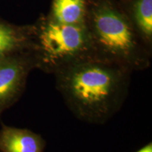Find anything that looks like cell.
<instances>
[{
    "instance_id": "cell-1",
    "label": "cell",
    "mask_w": 152,
    "mask_h": 152,
    "mask_svg": "<svg viewBox=\"0 0 152 152\" xmlns=\"http://www.w3.org/2000/svg\"><path fill=\"white\" fill-rule=\"evenodd\" d=\"M132 73L91 56L64 66L54 75L57 90L73 115L83 122L103 125L126 100Z\"/></svg>"
},
{
    "instance_id": "cell-2",
    "label": "cell",
    "mask_w": 152,
    "mask_h": 152,
    "mask_svg": "<svg viewBox=\"0 0 152 152\" xmlns=\"http://www.w3.org/2000/svg\"><path fill=\"white\" fill-rule=\"evenodd\" d=\"M86 26L99 58L132 72L150 67L152 52L142 42L117 0H89Z\"/></svg>"
},
{
    "instance_id": "cell-3",
    "label": "cell",
    "mask_w": 152,
    "mask_h": 152,
    "mask_svg": "<svg viewBox=\"0 0 152 152\" xmlns=\"http://www.w3.org/2000/svg\"><path fill=\"white\" fill-rule=\"evenodd\" d=\"M33 26V47L37 69L54 74L82 58L96 56L86 26L56 22L42 14Z\"/></svg>"
},
{
    "instance_id": "cell-4",
    "label": "cell",
    "mask_w": 152,
    "mask_h": 152,
    "mask_svg": "<svg viewBox=\"0 0 152 152\" xmlns=\"http://www.w3.org/2000/svg\"><path fill=\"white\" fill-rule=\"evenodd\" d=\"M37 69L31 51L0 58V118L23 94L30 72Z\"/></svg>"
},
{
    "instance_id": "cell-5",
    "label": "cell",
    "mask_w": 152,
    "mask_h": 152,
    "mask_svg": "<svg viewBox=\"0 0 152 152\" xmlns=\"http://www.w3.org/2000/svg\"><path fill=\"white\" fill-rule=\"evenodd\" d=\"M46 142L40 134L1 123L0 152H44Z\"/></svg>"
},
{
    "instance_id": "cell-6",
    "label": "cell",
    "mask_w": 152,
    "mask_h": 152,
    "mask_svg": "<svg viewBox=\"0 0 152 152\" xmlns=\"http://www.w3.org/2000/svg\"><path fill=\"white\" fill-rule=\"evenodd\" d=\"M136 33L152 52V0H117Z\"/></svg>"
},
{
    "instance_id": "cell-7",
    "label": "cell",
    "mask_w": 152,
    "mask_h": 152,
    "mask_svg": "<svg viewBox=\"0 0 152 152\" xmlns=\"http://www.w3.org/2000/svg\"><path fill=\"white\" fill-rule=\"evenodd\" d=\"M32 47V24L18 26L0 18V58L31 51Z\"/></svg>"
},
{
    "instance_id": "cell-8",
    "label": "cell",
    "mask_w": 152,
    "mask_h": 152,
    "mask_svg": "<svg viewBox=\"0 0 152 152\" xmlns=\"http://www.w3.org/2000/svg\"><path fill=\"white\" fill-rule=\"evenodd\" d=\"M89 0H52L47 16L61 23L86 26Z\"/></svg>"
},
{
    "instance_id": "cell-9",
    "label": "cell",
    "mask_w": 152,
    "mask_h": 152,
    "mask_svg": "<svg viewBox=\"0 0 152 152\" xmlns=\"http://www.w3.org/2000/svg\"><path fill=\"white\" fill-rule=\"evenodd\" d=\"M136 152H152V143L149 142L144 147H142L141 149L137 150Z\"/></svg>"
}]
</instances>
